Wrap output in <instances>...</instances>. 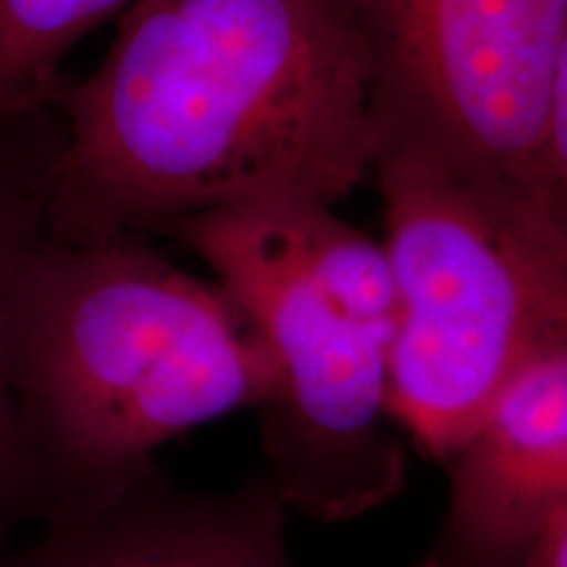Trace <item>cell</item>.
<instances>
[{
	"label": "cell",
	"mask_w": 567,
	"mask_h": 567,
	"mask_svg": "<svg viewBox=\"0 0 567 567\" xmlns=\"http://www.w3.org/2000/svg\"><path fill=\"white\" fill-rule=\"evenodd\" d=\"M42 172L69 243L258 203L334 205L371 172L363 66L321 0H134Z\"/></svg>",
	"instance_id": "6da1fadb"
},
{
	"label": "cell",
	"mask_w": 567,
	"mask_h": 567,
	"mask_svg": "<svg viewBox=\"0 0 567 567\" xmlns=\"http://www.w3.org/2000/svg\"><path fill=\"white\" fill-rule=\"evenodd\" d=\"M11 371L45 523L118 494L163 444L276 389L271 352L231 297L140 234L69 243L42 229L13 279Z\"/></svg>",
	"instance_id": "7a4b0ae2"
},
{
	"label": "cell",
	"mask_w": 567,
	"mask_h": 567,
	"mask_svg": "<svg viewBox=\"0 0 567 567\" xmlns=\"http://www.w3.org/2000/svg\"><path fill=\"white\" fill-rule=\"evenodd\" d=\"M400 316L389 415L446 463L523 368L567 344V189L421 151L371 163Z\"/></svg>",
	"instance_id": "3957f363"
},
{
	"label": "cell",
	"mask_w": 567,
	"mask_h": 567,
	"mask_svg": "<svg viewBox=\"0 0 567 567\" xmlns=\"http://www.w3.org/2000/svg\"><path fill=\"white\" fill-rule=\"evenodd\" d=\"M287 205L208 210L161 234L210 268L271 352L264 452L284 505L313 520H350L405 484V452L389 429V342L323 292Z\"/></svg>",
	"instance_id": "277c9868"
},
{
	"label": "cell",
	"mask_w": 567,
	"mask_h": 567,
	"mask_svg": "<svg viewBox=\"0 0 567 567\" xmlns=\"http://www.w3.org/2000/svg\"><path fill=\"white\" fill-rule=\"evenodd\" d=\"M363 66L373 158L421 151L547 174L567 0H321Z\"/></svg>",
	"instance_id": "5b68a950"
},
{
	"label": "cell",
	"mask_w": 567,
	"mask_h": 567,
	"mask_svg": "<svg viewBox=\"0 0 567 567\" xmlns=\"http://www.w3.org/2000/svg\"><path fill=\"white\" fill-rule=\"evenodd\" d=\"M450 467V507L417 567H513L567 505V344L494 396Z\"/></svg>",
	"instance_id": "8992f818"
},
{
	"label": "cell",
	"mask_w": 567,
	"mask_h": 567,
	"mask_svg": "<svg viewBox=\"0 0 567 567\" xmlns=\"http://www.w3.org/2000/svg\"><path fill=\"white\" fill-rule=\"evenodd\" d=\"M289 507L266 471L229 494H189L158 476L53 517L0 567H292Z\"/></svg>",
	"instance_id": "52a82bcc"
},
{
	"label": "cell",
	"mask_w": 567,
	"mask_h": 567,
	"mask_svg": "<svg viewBox=\"0 0 567 567\" xmlns=\"http://www.w3.org/2000/svg\"><path fill=\"white\" fill-rule=\"evenodd\" d=\"M42 229V174L27 179L0 168V534L21 517H48V492L27 442L11 371L13 279Z\"/></svg>",
	"instance_id": "ba28073f"
},
{
	"label": "cell",
	"mask_w": 567,
	"mask_h": 567,
	"mask_svg": "<svg viewBox=\"0 0 567 567\" xmlns=\"http://www.w3.org/2000/svg\"><path fill=\"white\" fill-rule=\"evenodd\" d=\"M287 213L305 264L323 292L392 347L400 300L386 247L337 218L331 205L289 203Z\"/></svg>",
	"instance_id": "9c48e42d"
},
{
	"label": "cell",
	"mask_w": 567,
	"mask_h": 567,
	"mask_svg": "<svg viewBox=\"0 0 567 567\" xmlns=\"http://www.w3.org/2000/svg\"><path fill=\"white\" fill-rule=\"evenodd\" d=\"M134 0H0V97L55 103L61 61Z\"/></svg>",
	"instance_id": "30bf717a"
},
{
	"label": "cell",
	"mask_w": 567,
	"mask_h": 567,
	"mask_svg": "<svg viewBox=\"0 0 567 567\" xmlns=\"http://www.w3.org/2000/svg\"><path fill=\"white\" fill-rule=\"evenodd\" d=\"M544 161H547V174L551 179L567 189V34L557 59L555 80H551Z\"/></svg>",
	"instance_id": "8fae6325"
},
{
	"label": "cell",
	"mask_w": 567,
	"mask_h": 567,
	"mask_svg": "<svg viewBox=\"0 0 567 567\" xmlns=\"http://www.w3.org/2000/svg\"><path fill=\"white\" fill-rule=\"evenodd\" d=\"M513 567H567V505L542 523Z\"/></svg>",
	"instance_id": "7c38bea8"
},
{
	"label": "cell",
	"mask_w": 567,
	"mask_h": 567,
	"mask_svg": "<svg viewBox=\"0 0 567 567\" xmlns=\"http://www.w3.org/2000/svg\"><path fill=\"white\" fill-rule=\"evenodd\" d=\"M34 109H40V105L32 101H21V97H0V122L24 116L27 111H34Z\"/></svg>",
	"instance_id": "4fadbf2b"
}]
</instances>
